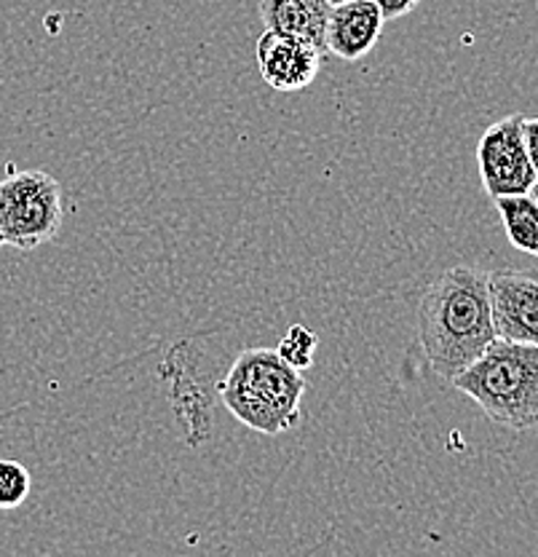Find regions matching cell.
Wrapping results in <instances>:
<instances>
[{
	"label": "cell",
	"mask_w": 538,
	"mask_h": 557,
	"mask_svg": "<svg viewBox=\"0 0 538 557\" xmlns=\"http://www.w3.org/2000/svg\"><path fill=\"white\" fill-rule=\"evenodd\" d=\"M523 121L525 115L520 113L506 115V119L490 124L479 137V180L490 199L528 194L530 185L536 183L538 174L530 164L528 148H525Z\"/></svg>",
	"instance_id": "5b68a950"
},
{
	"label": "cell",
	"mask_w": 538,
	"mask_h": 557,
	"mask_svg": "<svg viewBox=\"0 0 538 557\" xmlns=\"http://www.w3.org/2000/svg\"><path fill=\"white\" fill-rule=\"evenodd\" d=\"M386 16L375 0H346L335 3L327 20L324 49L338 60L356 62L367 57L384 33Z\"/></svg>",
	"instance_id": "ba28073f"
},
{
	"label": "cell",
	"mask_w": 538,
	"mask_h": 557,
	"mask_svg": "<svg viewBox=\"0 0 538 557\" xmlns=\"http://www.w3.org/2000/svg\"><path fill=\"white\" fill-rule=\"evenodd\" d=\"M329 3H333V5H335V3H346V0H329Z\"/></svg>",
	"instance_id": "2e32d148"
},
{
	"label": "cell",
	"mask_w": 538,
	"mask_h": 557,
	"mask_svg": "<svg viewBox=\"0 0 538 557\" xmlns=\"http://www.w3.org/2000/svg\"><path fill=\"white\" fill-rule=\"evenodd\" d=\"M375 3L380 5L386 22H389V20H399V16H408L410 11L421 3V0H375Z\"/></svg>",
	"instance_id": "4fadbf2b"
},
{
	"label": "cell",
	"mask_w": 538,
	"mask_h": 557,
	"mask_svg": "<svg viewBox=\"0 0 538 557\" xmlns=\"http://www.w3.org/2000/svg\"><path fill=\"white\" fill-rule=\"evenodd\" d=\"M455 388L483 408L493 423L512 432L538 426V346L496 338L461 370Z\"/></svg>",
	"instance_id": "3957f363"
},
{
	"label": "cell",
	"mask_w": 538,
	"mask_h": 557,
	"mask_svg": "<svg viewBox=\"0 0 538 557\" xmlns=\"http://www.w3.org/2000/svg\"><path fill=\"white\" fill-rule=\"evenodd\" d=\"M528 194H530V199H534L536 205H538V177H536V183L530 185V190H528Z\"/></svg>",
	"instance_id": "9a60e30c"
},
{
	"label": "cell",
	"mask_w": 538,
	"mask_h": 557,
	"mask_svg": "<svg viewBox=\"0 0 538 557\" xmlns=\"http://www.w3.org/2000/svg\"><path fill=\"white\" fill-rule=\"evenodd\" d=\"M254 54L260 75L276 91H300L314 84L324 57L309 40L271 30L260 35Z\"/></svg>",
	"instance_id": "52a82bcc"
},
{
	"label": "cell",
	"mask_w": 538,
	"mask_h": 557,
	"mask_svg": "<svg viewBox=\"0 0 538 557\" xmlns=\"http://www.w3.org/2000/svg\"><path fill=\"white\" fill-rule=\"evenodd\" d=\"M305 379L276 348H247L220 383L228 413L260 434H285L298 426Z\"/></svg>",
	"instance_id": "7a4b0ae2"
},
{
	"label": "cell",
	"mask_w": 538,
	"mask_h": 557,
	"mask_svg": "<svg viewBox=\"0 0 538 557\" xmlns=\"http://www.w3.org/2000/svg\"><path fill=\"white\" fill-rule=\"evenodd\" d=\"M0 247H3V236H0Z\"/></svg>",
	"instance_id": "e0dca14e"
},
{
	"label": "cell",
	"mask_w": 538,
	"mask_h": 557,
	"mask_svg": "<svg viewBox=\"0 0 538 557\" xmlns=\"http://www.w3.org/2000/svg\"><path fill=\"white\" fill-rule=\"evenodd\" d=\"M329 11H333L329 0H260V20L265 30L309 40L322 54H327L324 35H327Z\"/></svg>",
	"instance_id": "9c48e42d"
},
{
	"label": "cell",
	"mask_w": 538,
	"mask_h": 557,
	"mask_svg": "<svg viewBox=\"0 0 538 557\" xmlns=\"http://www.w3.org/2000/svg\"><path fill=\"white\" fill-rule=\"evenodd\" d=\"M496 338L488 271L453 265L421 295L418 341L439 379L453 381Z\"/></svg>",
	"instance_id": "6da1fadb"
},
{
	"label": "cell",
	"mask_w": 538,
	"mask_h": 557,
	"mask_svg": "<svg viewBox=\"0 0 538 557\" xmlns=\"http://www.w3.org/2000/svg\"><path fill=\"white\" fill-rule=\"evenodd\" d=\"M33 478L20 461H11V458H0V509L9 512L25 504V498L30 496Z\"/></svg>",
	"instance_id": "8fae6325"
},
{
	"label": "cell",
	"mask_w": 538,
	"mask_h": 557,
	"mask_svg": "<svg viewBox=\"0 0 538 557\" xmlns=\"http://www.w3.org/2000/svg\"><path fill=\"white\" fill-rule=\"evenodd\" d=\"M523 135H525V148H528L530 164L538 174V119H525L523 121Z\"/></svg>",
	"instance_id": "5bb4252c"
},
{
	"label": "cell",
	"mask_w": 538,
	"mask_h": 557,
	"mask_svg": "<svg viewBox=\"0 0 538 557\" xmlns=\"http://www.w3.org/2000/svg\"><path fill=\"white\" fill-rule=\"evenodd\" d=\"M496 335L538 346V271L499 269L488 274Z\"/></svg>",
	"instance_id": "8992f818"
},
{
	"label": "cell",
	"mask_w": 538,
	"mask_h": 557,
	"mask_svg": "<svg viewBox=\"0 0 538 557\" xmlns=\"http://www.w3.org/2000/svg\"><path fill=\"white\" fill-rule=\"evenodd\" d=\"M493 201L501 214L509 244L520 252L538 258V205L530 199V194L501 196Z\"/></svg>",
	"instance_id": "30bf717a"
},
{
	"label": "cell",
	"mask_w": 538,
	"mask_h": 557,
	"mask_svg": "<svg viewBox=\"0 0 538 557\" xmlns=\"http://www.w3.org/2000/svg\"><path fill=\"white\" fill-rule=\"evenodd\" d=\"M316 344H320L316 333H311L305 324H292L285 333V338L279 341V348H276V351H279V357L285 359L287 364H292L295 370H305L314 362Z\"/></svg>",
	"instance_id": "7c38bea8"
},
{
	"label": "cell",
	"mask_w": 538,
	"mask_h": 557,
	"mask_svg": "<svg viewBox=\"0 0 538 557\" xmlns=\"http://www.w3.org/2000/svg\"><path fill=\"white\" fill-rule=\"evenodd\" d=\"M62 228V185L49 172H16L0 183V236L33 252Z\"/></svg>",
	"instance_id": "277c9868"
}]
</instances>
